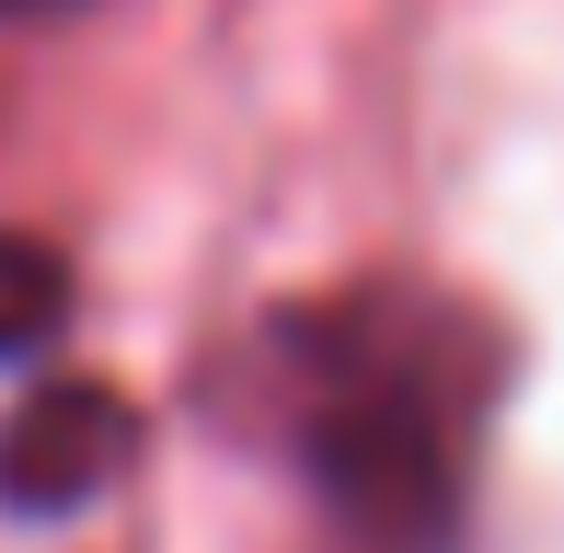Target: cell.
I'll return each mask as SVG.
<instances>
[{
  "instance_id": "6da1fadb",
  "label": "cell",
  "mask_w": 564,
  "mask_h": 553,
  "mask_svg": "<svg viewBox=\"0 0 564 553\" xmlns=\"http://www.w3.org/2000/svg\"><path fill=\"white\" fill-rule=\"evenodd\" d=\"M507 346L426 276L289 300L219 358V415L323 496L357 553H460Z\"/></svg>"
},
{
  "instance_id": "7a4b0ae2",
  "label": "cell",
  "mask_w": 564,
  "mask_h": 553,
  "mask_svg": "<svg viewBox=\"0 0 564 553\" xmlns=\"http://www.w3.org/2000/svg\"><path fill=\"white\" fill-rule=\"evenodd\" d=\"M139 404L116 381H46L0 415V519H69L139 462Z\"/></svg>"
},
{
  "instance_id": "3957f363",
  "label": "cell",
  "mask_w": 564,
  "mask_h": 553,
  "mask_svg": "<svg viewBox=\"0 0 564 553\" xmlns=\"http://www.w3.org/2000/svg\"><path fill=\"white\" fill-rule=\"evenodd\" d=\"M58 335H69V254L35 231H0V369H23Z\"/></svg>"
},
{
  "instance_id": "277c9868",
  "label": "cell",
  "mask_w": 564,
  "mask_h": 553,
  "mask_svg": "<svg viewBox=\"0 0 564 553\" xmlns=\"http://www.w3.org/2000/svg\"><path fill=\"white\" fill-rule=\"evenodd\" d=\"M58 12H82V0H0V23H58Z\"/></svg>"
}]
</instances>
